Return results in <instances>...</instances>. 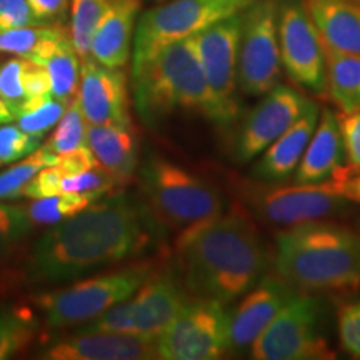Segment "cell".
<instances>
[{
    "mask_svg": "<svg viewBox=\"0 0 360 360\" xmlns=\"http://www.w3.org/2000/svg\"><path fill=\"white\" fill-rule=\"evenodd\" d=\"M252 2L254 0H169L148 8L135 25L132 70L139 69L160 49L245 11Z\"/></svg>",
    "mask_w": 360,
    "mask_h": 360,
    "instance_id": "obj_7",
    "label": "cell"
},
{
    "mask_svg": "<svg viewBox=\"0 0 360 360\" xmlns=\"http://www.w3.org/2000/svg\"><path fill=\"white\" fill-rule=\"evenodd\" d=\"M22 82H24V90L27 96V103L22 110V114L27 110L34 109L39 103L52 97V84L49 77L47 67L37 62L27 60L24 65V74H22Z\"/></svg>",
    "mask_w": 360,
    "mask_h": 360,
    "instance_id": "obj_36",
    "label": "cell"
},
{
    "mask_svg": "<svg viewBox=\"0 0 360 360\" xmlns=\"http://www.w3.org/2000/svg\"><path fill=\"white\" fill-rule=\"evenodd\" d=\"M344 162V142L339 127V117L323 109L321 122L305 148L302 160L295 169L294 182L299 186H315L330 179Z\"/></svg>",
    "mask_w": 360,
    "mask_h": 360,
    "instance_id": "obj_22",
    "label": "cell"
},
{
    "mask_svg": "<svg viewBox=\"0 0 360 360\" xmlns=\"http://www.w3.org/2000/svg\"><path fill=\"white\" fill-rule=\"evenodd\" d=\"M67 37H70V27L64 22L4 30L0 32V53L45 65Z\"/></svg>",
    "mask_w": 360,
    "mask_h": 360,
    "instance_id": "obj_24",
    "label": "cell"
},
{
    "mask_svg": "<svg viewBox=\"0 0 360 360\" xmlns=\"http://www.w3.org/2000/svg\"><path fill=\"white\" fill-rule=\"evenodd\" d=\"M282 72L277 29V0H254L242 12L237 85L250 97L265 96Z\"/></svg>",
    "mask_w": 360,
    "mask_h": 360,
    "instance_id": "obj_10",
    "label": "cell"
},
{
    "mask_svg": "<svg viewBox=\"0 0 360 360\" xmlns=\"http://www.w3.org/2000/svg\"><path fill=\"white\" fill-rule=\"evenodd\" d=\"M312 105L314 102L302 92L277 84L242 122L236 141V159L242 164L254 160Z\"/></svg>",
    "mask_w": 360,
    "mask_h": 360,
    "instance_id": "obj_12",
    "label": "cell"
},
{
    "mask_svg": "<svg viewBox=\"0 0 360 360\" xmlns=\"http://www.w3.org/2000/svg\"><path fill=\"white\" fill-rule=\"evenodd\" d=\"M150 233L139 207L114 195L52 225L29 255V277L37 283L69 282L94 270L135 257Z\"/></svg>",
    "mask_w": 360,
    "mask_h": 360,
    "instance_id": "obj_1",
    "label": "cell"
},
{
    "mask_svg": "<svg viewBox=\"0 0 360 360\" xmlns=\"http://www.w3.org/2000/svg\"><path fill=\"white\" fill-rule=\"evenodd\" d=\"M87 146L98 165L115 179L117 186L127 184L139 167V137L130 125H87Z\"/></svg>",
    "mask_w": 360,
    "mask_h": 360,
    "instance_id": "obj_23",
    "label": "cell"
},
{
    "mask_svg": "<svg viewBox=\"0 0 360 360\" xmlns=\"http://www.w3.org/2000/svg\"><path fill=\"white\" fill-rule=\"evenodd\" d=\"M13 120V115L11 114V110L7 109V105L4 103L2 98H0V124H8Z\"/></svg>",
    "mask_w": 360,
    "mask_h": 360,
    "instance_id": "obj_45",
    "label": "cell"
},
{
    "mask_svg": "<svg viewBox=\"0 0 360 360\" xmlns=\"http://www.w3.org/2000/svg\"><path fill=\"white\" fill-rule=\"evenodd\" d=\"M339 335L342 347L360 359V304L345 305L340 309Z\"/></svg>",
    "mask_w": 360,
    "mask_h": 360,
    "instance_id": "obj_38",
    "label": "cell"
},
{
    "mask_svg": "<svg viewBox=\"0 0 360 360\" xmlns=\"http://www.w3.org/2000/svg\"><path fill=\"white\" fill-rule=\"evenodd\" d=\"M257 360L334 359L322 334V305L309 292H299L252 344Z\"/></svg>",
    "mask_w": 360,
    "mask_h": 360,
    "instance_id": "obj_8",
    "label": "cell"
},
{
    "mask_svg": "<svg viewBox=\"0 0 360 360\" xmlns=\"http://www.w3.org/2000/svg\"><path fill=\"white\" fill-rule=\"evenodd\" d=\"M187 292L229 304L264 277L270 254L255 225L238 214L220 215L179 237Z\"/></svg>",
    "mask_w": 360,
    "mask_h": 360,
    "instance_id": "obj_2",
    "label": "cell"
},
{
    "mask_svg": "<svg viewBox=\"0 0 360 360\" xmlns=\"http://www.w3.org/2000/svg\"><path fill=\"white\" fill-rule=\"evenodd\" d=\"M101 197L92 193L60 192L51 197L34 199L25 207L27 217L32 225H57L87 209Z\"/></svg>",
    "mask_w": 360,
    "mask_h": 360,
    "instance_id": "obj_27",
    "label": "cell"
},
{
    "mask_svg": "<svg viewBox=\"0 0 360 360\" xmlns=\"http://www.w3.org/2000/svg\"><path fill=\"white\" fill-rule=\"evenodd\" d=\"M217 300H187L175 319L157 337L159 359L214 360L231 352V312Z\"/></svg>",
    "mask_w": 360,
    "mask_h": 360,
    "instance_id": "obj_9",
    "label": "cell"
},
{
    "mask_svg": "<svg viewBox=\"0 0 360 360\" xmlns=\"http://www.w3.org/2000/svg\"><path fill=\"white\" fill-rule=\"evenodd\" d=\"M317 103H314L292 127L283 132L276 142L265 148L262 157L254 165L252 175L260 182H282L289 179L299 167L302 155L319 124Z\"/></svg>",
    "mask_w": 360,
    "mask_h": 360,
    "instance_id": "obj_20",
    "label": "cell"
},
{
    "mask_svg": "<svg viewBox=\"0 0 360 360\" xmlns=\"http://www.w3.org/2000/svg\"><path fill=\"white\" fill-rule=\"evenodd\" d=\"M42 137L22 130L19 125L6 124L0 127V162L12 164L32 154L40 147Z\"/></svg>",
    "mask_w": 360,
    "mask_h": 360,
    "instance_id": "obj_34",
    "label": "cell"
},
{
    "mask_svg": "<svg viewBox=\"0 0 360 360\" xmlns=\"http://www.w3.org/2000/svg\"><path fill=\"white\" fill-rule=\"evenodd\" d=\"M274 267L299 292L360 287V237L334 224L305 222L277 236Z\"/></svg>",
    "mask_w": 360,
    "mask_h": 360,
    "instance_id": "obj_4",
    "label": "cell"
},
{
    "mask_svg": "<svg viewBox=\"0 0 360 360\" xmlns=\"http://www.w3.org/2000/svg\"><path fill=\"white\" fill-rule=\"evenodd\" d=\"M326 184L344 200L360 204V167L342 164Z\"/></svg>",
    "mask_w": 360,
    "mask_h": 360,
    "instance_id": "obj_40",
    "label": "cell"
},
{
    "mask_svg": "<svg viewBox=\"0 0 360 360\" xmlns=\"http://www.w3.org/2000/svg\"><path fill=\"white\" fill-rule=\"evenodd\" d=\"M143 195L157 219L186 232L224 214L217 187L162 157H150L141 169Z\"/></svg>",
    "mask_w": 360,
    "mask_h": 360,
    "instance_id": "obj_5",
    "label": "cell"
},
{
    "mask_svg": "<svg viewBox=\"0 0 360 360\" xmlns=\"http://www.w3.org/2000/svg\"><path fill=\"white\" fill-rule=\"evenodd\" d=\"M252 209L260 217L278 225H299L328 217L345 207L342 197L326 182L315 186L259 187L250 192Z\"/></svg>",
    "mask_w": 360,
    "mask_h": 360,
    "instance_id": "obj_14",
    "label": "cell"
},
{
    "mask_svg": "<svg viewBox=\"0 0 360 360\" xmlns=\"http://www.w3.org/2000/svg\"><path fill=\"white\" fill-rule=\"evenodd\" d=\"M297 294L299 290L282 277L264 276L260 278L238 304V307L231 312V350H240L254 344L255 339Z\"/></svg>",
    "mask_w": 360,
    "mask_h": 360,
    "instance_id": "obj_17",
    "label": "cell"
},
{
    "mask_svg": "<svg viewBox=\"0 0 360 360\" xmlns=\"http://www.w3.org/2000/svg\"><path fill=\"white\" fill-rule=\"evenodd\" d=\"M25 58L8 57L0 62V98L11 110L13 119H17L24 110L27 103V96L22 82Z\"/></svg>",
    "mask_w": 360,
    "mask_h": 360,
    "instance_id": "obj_32",
    "label": "cell"
},
{
    "mask_svg": "<svg viewBox=\"0 0 360 360\" xmlns=\"http://www.w3.org/2000/svg\"><path fill=\"white\" fill-rule=\"evenodd\" d=\"M30 227L32 224L27 217L25 207L0 200V250L24 238Z\"/></svg>",
    "mask_w": 360,
    "mask_h": 360,
    "instance_id": "obj_37",
    "label": "cell"
},
{
    "mask_svg": "<svg viewBox=\"0 0 360 360\" xmlns=\"http://www.w3.org/2000/svg\"><path fill=\"white\" fill-rule=\"evenodd\" d=\"M339 127L344 142V152L354 167H360V109L354 112H342Z\"/></svg>",
    "mask_w": 360,
    "mask_h": 360,
    "instance_id": "obj_41",
    "label": "cell"
},
{
    "mask_svg": "<svg viewBox=\"0 0 360 360\" xmlns=\"http://www.w3.org/2000/svg\"><path fill=\"white\" fill-rule=\"evenodd\" d=\"M58 154L40 146L32 154L25 155L12 167L0 172V200H13L24 197L25 187L44 167L56 165Z\"/></svg>",
    "mask_w": 360,
    "mask_h": 360,
    "instance_id": "obj_28",
    "label": "cell"
},
{
    "mask_svg": "<svg viewBox=\"0 0 360 360\" xmlns=\"http://www.w3.org/2000/svg\"><path fill=\"white\" fill-rule=\"evenodd\" d=\"M242 12L225 17L193 35L207 82L224 109L233 117V120L237 119L240 110L236 94L238 87L237 60L242 32Z\"/></svg>",
    "mask_w": 360,
    "mask_h": 360,
    "instance_id": "obj_13",
    "label": "cell"
},
{
    "mask_svg": "<svg viewBox=\"0 0 360 360\" xmlns=\"http://www.w3.org/2000/svg\"><path fill=\"white\" fill-rule=\"evenodd\" d=\"M87 120H85L79 98L75 97L57 122V127L44 143L56 154L75 150V148L87 146Z\"/></svg>",
    "mask_w": 360,
    "mask_h": 360,
    "instance_id": "obj_30",
    "label": "cell"
},
{
    "mask_svg": "<svg viewBox=\"0 0 360 360\" xmlns=\"http://www.w3.org/2000/svg\"><path fill=\"white\" fill-rule=\"evenodd\" d=\"M0 165H2V162H0Z\"/></svg>",
    "mask_w": 360,
    "mask_h": 360,
    "instance_id": "obj_46",
    "label": "cell"
},
{
    "mask_svg": "<svg viewBox=\"0 0 360 360\" xmlns=\"http://www.w3.org/2000/svg\"><path fill=\"white\" fill-rule=\"evenodd\" d=\"M154 272L150 264H137L107 274L85 277L56 290H45L32 300L42 314L45 327L82 326L98 317L112 305L124 302L141 289Z\"/></svg>",
    "mask_w": 360,
    "mask_h": 360,
    "instance_id": "obj_6",
    "label": "cell"
},
{
    "mask_svg": "<svg viewBox=\"0 0 360 360\" xmlns=\"http://www.w3.org/2000/svg\"><path fill=\"white\" fill-rule=\"evenodd\" d=\"M69 103L70 102L60 101V98H56L52 96L47 101L39 103L37 107H34V109L27 110L17 117V122H19L17 125L22 130H25V132L42 137L49 129L53 127L60 120V117L64 115Z\"/></svg>",
    "mask_w": 360,
    "mask_h": 360,
    "instance_id": "obj_33",
    "label": "cell"
},
{
    "mask_svg": "<svg viewBox=\"0 0 360 360\" xmlns=\"http://www.w3.org/2000/svg\"><path fill=\"white\" fill-rule=\"evenodd\" d=\"M141 7L142 0H112L94 35L90 58L112 69L127 65Z\"/></svg>",
    "mask_w": 360,
    "mask_h": 360,
    "instance_id": "obj_19",
    "label": "cell"
},
{
    "mask_svg": "<svg viewBox=\"0 0 360 360\" xmlns=\"http://www.w3.org/2000/svg\"><path fill=\"white\" fill-rule=\"evenodd\" d=\"M42 25L27 0H0V32L20 27Z\"/></svg>",
    "mask_w": 360,
    "mask_h": 360,
    "instance_id": "obj_39",
    "label": "cell"
},
{
    "mask_svg": "<svg viewBox=\"0 0 360 360\" xmlns=\"http://www.w3.org/2000/svg\"><path fill=\"white\" fill-rule=\"evenodd\" d=\"M39 24H58L64 22L70 8V0H27Z\"/></svg>",
    "mask_w": 360,
    "mask_h": 360,
    "instance_id": "obj_44",
    "label": "cell"
},
{
    "mask_svg": "<svg viewBox=\"0 0 360 360\" xmlns=\"http://www.w3.org/2000/svg\"><path fill=\"white\" fill-rule=\"evenodd\" d=\"M112 0H70V39L82 60L90 58L96 30Z\"/></svg>",
    "mask_w": 360,
    "mask_h": 360,
    "instance_id": "obj_29",
    "label": "cell"
},
{
    "mask_svg": "<svg viewBox=\"0 0 360 360\" xmlns=\"http://www.w3.org/2000/svg\"><path fill=\"white\" fill-rule=\"evenodd\" d=\"M115 186V179L98 165V167L85 170V172L64 175L60 191L67 193H92V195L102 197L103 193L110 192Z\"/></svg>",
    "mask_w": 360,
    "mask_h": 360,
    "instance_id": "obj_35",
    "label": "cell"
},
{
    "mask_svg": "<svg viewBox=\"0 0 360 360\" xmlns=\"http://www.w3.org/2000/svg\"><path fill=\"white\" fill-rule=\"evenodd\" d=\"M80 60L82 58L74 49L72 39L67 37L62 40L53 56L45 62L49 77H51L53 97L65 102H72L77 97L80 67H82Z\"/></svg>",
    "mask_w": 360,
    "mask_h": 360,
    "instance_id": "obj_26",
    "label": "cell"
},
{
    "mask_svg": "<svg viewBox=\"0 0 360 360\" xmlns=\"http://www.w3.org/2000/svg\"><path fill=\"white\" fill-rule=\"evenodd\" d=\"M327 67V92L340 112L360 109V56L323 49Z\"/></svg>",
    "mask_w": 360,
    "mask_h": 360,
    "instance_id": "obj_25",
    "label": "cell"
},
{
    "mask_svg": "<svg viewBox=\"0 0 360 360\" xmlns=\"http://www.w3.org/2000/svg\"><path fill=\"white\" fill-rule=\"evenodd\" d=\"M323 49L360 56V0H304Z\"/></svg>",
    "mask_w": 360,
    "mask_h": 360,
    "instance_id": "obj_21",
    "label": "cell"
},
{
    "mask_svg": "<svg viewBox=\"0 0 360 360\" xmlns=\"http://www.w3.org/2000/svg\"><path fill=\"white\" fill-rule=\"evenodd\" d=\"M37 326L25 314L0 310V360L20 354L32 344Z\"/></svg>",
    "mask_w": 360,
    "mask_h": 360,
    "instance_id": "obj_31",
    "label": "cell"
},
{
    "mask_svg": "<svg viewBox=\"0 0 360 360\" xmlns=\"http://www.w3.org/2000/svg\"><path fill=\"white\" fill-rule=\"evenodd\" d=\"M77 98L90 125H130L127 75L94 58L82 60Z\"/></svg>",
    "mask_w": 360,
    "mask_h": 360,
    "instance_id": "obj_16",
    "label": "cell"
},
{
    "mask_svg": "<svg viewBox=\"0 0 360 360\" xmlns=\"http://www.w3.org/2000/svg\"><path fill=\"white\" fill-rule=\"evenodd\" d=\"M57 167L64 172V175H75L94 167H98V162L90 150L89 146H82L75 150L65 152V154H58Z\"/></svg>",
    "mask_w": 360,
    "mask_h": 360,
    "instance_id": "obj_43",
    "label": "cell"
},
{
    "mask_svg": "<svg viewBox=\"0 0 360 360\" xmlns=\"http://www.w3.org/2000/svg\"><path fill=\"white\" fill-rule=\"evenodd\" d=\"M44 360H150L159 359L157 339L124 332L87 330L62 337L40 352Z\"/></svg>",
    "mask_w": 360,
    "mask_h": 360,
    "instance_id": "obj_15",
    "label": "cell"
},
{
    "mask_svg": "<svg viewBox=\"0 0 360 360\" xmlns=\"http://www.w3.org/2000/svg\"><path fill=\"white\" fill-rule=\"evenodd\" d=\"M186 304L187 289L179 285L172 274L152 272L127 299L130 332L157 339Z\"/></svg>",
    "mask_w": 360,
    "mask_h": 360,
    "instance_id": "obj_18",
    "label": "cell"
},
{
    "mask_svg": "<svg viewBox=\"0 0 360 360\" xmlns=\"http://www.w3.org/2000/svg\"><path fill=\"white\" fill-rule=\"evenodd\" d=\"M277 29L289 79L314 94L327 92L326 51L302 0H277Z\"/></svg>",
    "mask_w": 360,
    "mask_h": 360,
    "instance_id": "obj_11",
    "label": "cell"
},
{
    "mask_svg": "<svg viewBox=\"0 0 360 360\" xmlns=\"http://www.w3.org/2000/svg\"><path fill=\"white\" fill-rule=\"evenodd\" d=\"M62 177H64V172L57 165L44 167L30 180L29 186L25 187L24 197H29V199H42V197H51L56 195V193H60Z\"/></svg>",
    "mask_w": 360,
    "mask_h": 360,
    "instance_id": "obj_42",
    "label": "cell"
},
{
    "mask_svg": "<svg viewBox=\"0 0 360 360\" xmlns=\"http://www.w3.org/2000/svg\"><path fill=\"white\" fill-rule=\"evenodd\" d=\"M132 85L135 109L150 127L177 110L195 112L217 125L233 122L207 82L193 35L160 49L132 70Z\"/></svg>",
    "mask_w": 360,
    "mask_h": 360,
    "instance_id": "obj_3",
    "label": "cell"
}]
</instances>
